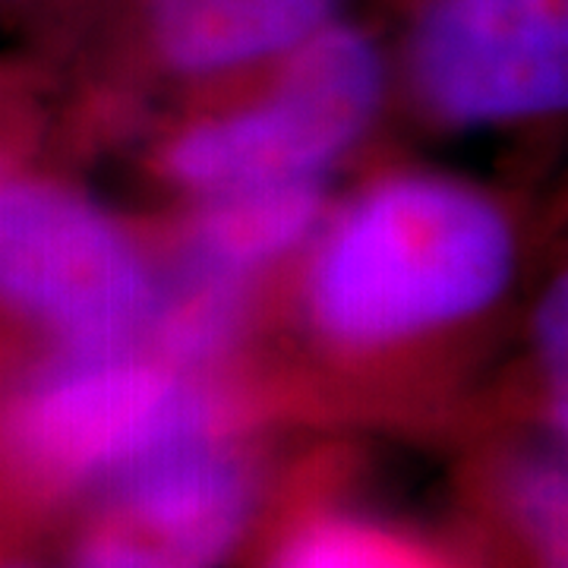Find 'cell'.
Listing matches in <instances>:
<instances>
[{"label":"cell","instance_id":"cell-1","mask_svg":"<svg viewBox=\"0 0 568 568\" xmlns=\"http://www.w3.org/2000/svg\"><path fill=\"white\" fill-rule=\"evenodd\" d=\"M515 231L487 193L436 174L373 183L310 260V328L347 354L386 351L480 316L515 278Z\"/></svg>","mask_w":568,"mask_h":568},{"label":"cell","instance_id":"cell-2","mask_svg":"<svg viewBox=\"0 0 568 568\" xmlns=\"http://www.w3.org/2000/svg\"><path fill=\"white\" fill-rule=\"evenodd\" d=\"M386 92L366 32L328 22L278 61L260 99L183 126L164 145L168 181L196 196L278 181H323L364 140Z\"/></svg>","mask_w":568,"mask_h":568},{"label":"cell","instance_id":"cell-3","mask_svg":"<svg viewBox=\"0 0 568 568\" xmlns=\"http://www.w3.org/2000/svg\"><path fill=\"white\" fill-rule=\"evenodd\" d=\"M162 278L108 209L44 178H0V306L63 354L136 347Z\"/></svg>","mask_w":568,"mask_h":568},{"label":"cell","instance_id":"cell-4","mask_svg":"<svg viewBox=\"0 0 568 568\" xmlns=\"http://www.w3.org/2000/svg\"><path fill=\"white\" fill-rule=\"evenodd\" d=\"M219 433L212 395L190 373L136 347L63 354L10 398L7 452L51 484H108L168 446Z\"/></svg>","mask_w":568,"mask_h":568},{"label":"cell","instance_id":"cell-5","mask_svg":"<svg viewBox=\"0 0 568 568\" xmlns=\"http://www.w3.org/2000/svg\"><path fill=\"white\" fill-rule=\"evenodd\" d=\"M417 102L448 126L547 118L568 99V0H429L407 39Z\"/></svg>","mask_w":568,"mask_h":568},{"label":"cell","instance_id":"cell-6","mask_svg":"<svg viewBox=\"0 0 568 568\" xmlns=\"http://www.w3.org/2000/svg\"><path fill=\"white\" fill-rule=\"evenodd\" d=\"M104 487V525L174 568L219 566L253 508L250 467L219 433L162 448Z\"/></svg>","mask_w":568,"mask_h":568},{"label":"cell","instance_id":"cell-7","mask_svg":"<svg viewBox=\"0 0 568 568\" xmlns=\"http://www.w3.org/2000/svg\"><path fill=\"white\" fill-rule=\"evenodd\" d=\"M335 10L338 0H142V29L171 73L209 80L278 63Z\"/></svg>","mask_w":568,"mask_h":568},{"label":"cell","instance_id":"cell-8","mask_svg":"<svg viewBox=\"0 0 568 568\" xmlns=\"http://www.w3.org/2000/svg\"><path fill=\"white\" fill-rule=\"evenodd\" d=\"M325 219L323 181L234 186L203 196L183 237V260L250 282L310 241Z\"/></svg>","mask_w":568,"mask_h":568},{"label":"cell","instance_id":"cell-9","mask_svg":"<svg viewBox=\"0 0 568 568\" xmlns=\"http://www.w3.org/2000/svg\"><path fill=\"white\" fill-rule=\"evenodd\" d=\"M246 287L244 278L181 256L178 272L159 284V301L145 328L159 351L155 357L183 373L219 361L241 332Z\"/></svg>","mask_w":568,"mask_h":568},{"label":"cell","instance_id":"cell-10","mask_svg":"<svg viewBox=\"0 0 568 568\" xmlns=\"http://www.w3.org/2000/svg\"><path fill=\"white\" fill-rule=\"evenodd\" d=\"M275 568H436L424 549L388 530L351 518L304 528L282 549Z\"/></svg>","mask_w":568,"mask_h":568},{"label":"cell","instance_id":"cell-11","mask_svg":"<svg viewBox=\"0 0 568 568\" xmlns=\"http://www.w3.org/2000/svg\"><path fill=\"white\" fill-rule=\"evenodd\" d=\"M511 499L530 537L549 552V566L566 562V467L556 458H534L511 480Z\"/></svg>","mask_w":568,"mask_h":568},{"label":"cell","instance_id":"cell-12","mask_svg":"<svg viewBox=\"0 0 568 568\" xmlns=\"http://www.w3.org/2000/svg\"><path fill=\"white\" fill-rule=\"evenodd\" d=\"M534 335L540 357L547 364L549 388H552V417L566 433V357H568V287L566 282L549 284L544 301L537 304Z\"/></svg>","mask_w":568,"mask_h":568},{"label":"cell","instance_id":"cell-13","mask_svg":"<svg viewBox=\"0 0 568 568\" xmlns=\"http://www.w3.org/2000/svg\"><path fill=\"white\" fill-rule=\"evenodd\" d=\"M0 3H26V0H0Z\"/></svg>","mask_w":568,"mask_h":568},{"label":"cell","instance_id":"cell-14","mask_svg":"<svg viewBox=\"0 0 568 568\" xmlns=\"http://www.w3.org/2000/svg\"><path fill=\"white\" fill-rule=\"evenodd\" d=\"M3 174H7V171H3V159H0V178H3Z\"/></svg>","mask_w":568,"mask_h":568}]
</instances>
